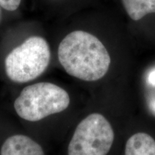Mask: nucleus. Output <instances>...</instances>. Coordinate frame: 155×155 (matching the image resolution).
<instances>
[{
    "mask_svg": "<svg viewBox=\"0 0 155 155\" xmlns=\"http://www.w3.org/2000/svg\"><path fill=\"white\" fill-rule=\"evenodd\" d=\"M1 155H45L42 147L28 136L16 134L6 139Z\"/></svg>",
    "mask_w": 155,
    "mask_h": 155,
    "instance_id": "nucleus-5",
    "label": "nucleus"
},
{
    "mask_svg": "<svg viewBox=\"0 0 155 155\" xmlns=\"http://www.w3.org/2000/svg\"><path fill=\"white\" fill-rule=\"evenodd\" d=\"M148 82L152 86H155V70L151 71L148 75Z\"/></svg>",
    "mask_w": 155,
    "mask_h": 155,
    "instance_id": "nucleus-9",
    "label": "nucleus"
},
{
    "mask_svg": "<svg viewBox=\"0 0 155 155\" xmlns=\"http://www.w3.org/2000/svg\"><path fill=\"white\" fill-rule=\"evenodd\" d=\"M50 58L51 51L47 40L41 36H30L6 56V73L15 83L33 81L48 68Z\"/></svg>",
    "mask_w": 155,
    "mask_h": 155,
    "instance_id": "nucleus-3",
    "label": "nucleus"
},
{
    "mask_svg": "<svg viewBox=\"0 0 155 155\" xmlns=\"http://www.w3.org/2000/svg\"><path fill=\"white\" fill-rule=\"evenodd\" d=\"M121 2L128 15L134 21H138L150 13H155V0H121Z\"/></svg>",
    "mask_w": 155,
    "mask_h": 155,
    "instance_id": "nucleus-7",
    "label": "nucleus"
},
{
    "mask_svg": "<svg viewBox=\"0 0 155 155\" xmlns=\"http://www.w3.org/2000/svg\"><path fill=\"white\" fill-rule=\"evenodd\" d=\"M114 140L109 121L100 114H91L77 126L70 141L68 155H107Z\"/></svg>",
    "mask_w": 155,
    "mask_h": 155,
    "instance_id": "nucleus-4",
    "label": "nucleus"
},
{
    "mask_svg": "<svg viewBox=\"0 0 155 155\" xmlns=\"http://www.w3.org/2000/svg\"><path fill=\"white\" fill-rule=\"evenodd\" d=\"M154 109L155 110V102H154Z\"/></svg>",
    "mask_w": 155,
    "mask_h": 155,
    "instance_id": "nucleus-12",
    "label": "nucleus"
},
{
    "mask_svg": "<svg viewBox=\"0 0 155 155\" xmlns=\"http://www.w3.org/2000/svg\"><path fill=\"white\" fill-rule=\"evenodd\" d=\"M69 94L61 87L41 82L23 88L15 99V111L21 119L38 121L65 111L70 105Z\"/></svg>",
    "mask_w": 155,
    "mask_h": 155,
    "instance_id": "nucleus-2",
    "label": "nucleus"
},
{
    "mask_svg": "<svg viewBox=\"0 0 155 155\" xmlns=\"http://www.w3.org/2000/svg\"><path fill=\"white\" fill-rule=\"evenodd\" d=\"M48 1H50V2H61V1H64V0H48Z\"/></svg>",
    "mask_w": 155,
    "mask_h": 155,
    "instance_id": "nucleus-11",
    "label": "nucleus"
},
{
    "mask_svg": "<svg viewBox=\"0 0 155 155\" xmlns=\"http://www.w3.org/2000/svg\"><path fill=\"white\" fill-rule=\"evenodd\" d=\"M58 58L68 74L84 81L102 78L111 65V57L102 42L82 30L64 37L58 45Z\"/></svg>",
    "mask_w": 155,
    "mask_h": 155,
    "instance_id": "nucleus-1",
    "label": "nucleus"
},
{
    "mask_svg": "<svg viewBox=\"0 0 155 155\" xmlns=\"http://www.w3.org/2000/svg\"><path fill=\"white\" fill-rule=\"evenodd\" d=\"M22 0H0V5L7 12H15L20 7Z\"/></svg>",
    "mask_w": 155,
    "mask_h": 155,
    "instance_id": "nucleus-8",
    "label": "nucleus"
},
{
    "mask_svg": "<svg viewBox=\"0 0 155 155\" xmlns=\"http://www.w3.org/2000/svg\"><path fill=\"white\" fill-rule=\"evenodd\" d=\"M124 155H155V141L146 133H137L128 139Z\"/></svg>",
    "mask_w": 155,
    "mask_h": 155,
    "instance_id": "nucleus-6",
    "label": "nucleus"
},
{
    "mask_svg": "<svg viewBox=\"0 0 155 155\" xmlns=\"http://www.w3.org/2000/svg\"><path fill=\"white\" fill-rule=\"evenodd\" d=\"M3 9L2 7H1V5H0V22H1V20H2V15H3Z\"/></svg>",
    "mask_w": 155,
    "mask_h": 155,
    "instance_id": "nucleus-10",
    "label": "nucleus"
}]
</instances>
